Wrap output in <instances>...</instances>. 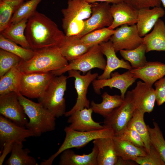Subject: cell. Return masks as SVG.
Listing matches in <instances>:
<instances>
[{
    "label": "cell",
    "mask_w": 165,
    "mask_h": 165,
    "mask_svg": "<svg viewBox=\"0 0 165 165\" xmlns=\"http://www.w3.org/2000/svg\"><path fill=\"white\" fill-rule=\"evenodd\" d=\"M24 34L31 49L34 51L59 48L65 38L54 21L36 10L28 19Z\"/></svg>",
    "instance_id": "1"
},
{
    "label": "cell",
    "mask_w": 165,
    "mask_h": 165,
    "mask_svg": "<svg viewBox=\"0 0 165 165\" xmlns=\"http://www.w3.org/2000/svg\"><path fill=\"white\" fill-rule=\"evenodd\" d=\"M35 51L31 59L26 61L22 60L21 61L19 66L22 73L51 72L63 68L68 64L58 47L44 48Z\"/></svg>",
    "instance_id": "2"
},
{
    "label": "cell",
    "mask_w": 165,
    "mask_h": 165,
    "mask_svg": "<svg viewBox=\"0 0 165 165\" xmlns=\"http://www.w3.org/2000/svg\"><path fill=\"white\" fill-rule=\"evenodd\" d=\"M19 100L29 121L25 127L32 131L35 137L54 130L56 117L40 103L34 102L18 94Z\"/></svg>",
    "instance_id": "3"
},
{
    "label": "cell",
    "mask_w": 165,
    "mask_h": 165,
    "mask_svg": "<svg viewBox=\"0 0 165 165\" xmlns=\"http://www.w3.org/2000/svg\"><path fill=\"white\" fill-rule=\"evenodd\" d=\"M64 130L65 133V138L58 150L48 159L43 160L40 163V165H52L55 159L66 149L72 148H79L96 139L113 138L115 136L113 130L106 127L99 130L81 131L74 130L68 127H66Z\"/></svg>",
    "instance_id": "4"
},
{
    "label": "cell",
    "mask_w": 165,
    "mask_h": 165,
    "mask_svg": "<svg viewBox=\"0 0 165 165\" xmlns=\"http://www.w3.org/2000/svg\"><path fill=\"white\" fill-rule=\"evenodd\" d=\"M92 4L84 0H68L66 8L62 9V27L67 36L76 35L83 29L85 20L92 13Z\"/></svg>",
    "instance_id": "5"
},
{
    "label": "cell",
    "mask_w": 165,
    "mask_h": 165,
    "mask_svg": "<svg viewBox=\"0 0 165 165\" xmlns=\"http://www.w3.org/2000/svg\"><path fill=\"white\" fill-rule=\"evenodd\" d=\"M68 79L63 74L54 76L43 96L38 99V102L56 118L64 115L66 112L64 95L66 90Z\"/></svg>",
    "instance_id": "6"
},
{
    "label": "cell",
    "mask_w": 165,
    "mask_h": 165,
    "mask_svg": "<svg viewBox=\"0 0 165 165\" xmlns=\"http://www.w3.org/2000/svg\"><path fill=\"white\" fill-rule=\"evenodd\" d=\"M103 55L99 45H95L84 54L70 61L66 66L51 72L54 76H57L71 70L79 71L83 74L94 68L104 71L106 61Z\"/></svg>",
    "instance_id": "7"
},
{
    "label": "cell",
    "mask_w": 165,
    "mask_h": 165,
    "mask_svg": "<svg viewBox=\"0 0 165 165\" xmlns=\"http://www.w3.org/2000/svg\"><path fill=\"white\" fill-rule=\"evenodd\" d=\"M135 109L131 91H128L121 105L105 118L103 126L111 128L115 136L118 135L127 127Z\"/></svg>",
    "instance_id": "8"
},
{
    "label": "cell",
    "mask_w": 165,
    "mask_h": 165,
    "mask_svg": "<svg viewBox=\"0 0 165 165\" xmlns=\"http://www.w3.org/2000/svg\"><path fill=\"white\" fill-rule=\"evenodd\" d=\"M54 76L51 72L23 73L20 93L27 98L38 99L43 96Z\"/></svg>",
    "instance_id": "9"
},
{
    "label": "cell",
    "mask_w": 165,
    "mask_h": 165,
    "mask_svg": "<svg viewBox=\"0 0 165 165\" xmlns=\"http://www.w3.org/2000/svg\"><path fill=\"white\" fill-rule=\"evenodd\" d=\"M68 78L75 79L74 86L77 94L76 103L71 109L66 112L64 116L68 117L75 112L85 108H90V102L87 97L88 87L91 83L98 76L97 72L92 73L91 71L84 75L81 74V72L71 70L68 72Z\"/></svg>",
    "instance_id": "10"
},
{
    "label": "cell",
    "mask_w": 165,
    "mask_h": 165,
    "mask_svg": "<svg viewBox=\"0 0 165 165\" xmlns=\"http://www.w3.org/2000/svg\"><path fill=\"white\" fill-rule=\"evenodd\" d=\"M92 4L91 16L85 20L83 29L76 36L80 38L83 36L97 29L108 27L112 24L113 18L110 12V3L95 2Z\"/></svg>",
    "instance_id": "11"
},
{
    "label": "cell",
    "mask_w": 165,
    "mask_h": 165,
    "mask_svg": "<svg viewBox=\"0 0 165 165\" xmlns=\"http://www.w3.org/2000/svg\"><path fill=\"white\" fill-rule=\"evenodd\" d=\"M18 96V94L15 92L0 95V115L19 126L25 127L28 121Z\"/></svg>",
    "instance_id": "12"
},
{
    "label": "cell",
    "mask_w": 165,
    "mask_h": 165,
    "mask_svg": "<svg viewBox=\"0 0 165 165\" xmlns=\"http://www.w3.org/2000/svg\"><path fill=\"white\" fill-rule=\"evenodd\" d=\"M109 40L116 53L123 50L134 49L143 43L142 38L138 34L136 24H124L115 30Z\"/></svg>",
    "instance_id": "13"
},
{
    "label": "cell",
    "mask_w": 165,
    "mask_h": 165,
    "mask_svg": "<svg viewBox=\"0 0 165 165\" xmlns=\"http://www.w3.org/2000/svg\"><path fill=\"white\" fill-rule=\"evenodd\" d=\"M137 79L130 70H128L122 74L118 72H112L110 78L102 79H96L92 84L94 91L97 94H101V89L108 86L111 89L115 88L119 89L121 96L124 99L127 89Z\"/></svg>",
    "instance_id": "14"
},
{
    "label": "cell",
    "mask_w": 165,
    "mask_h": 165,
    "mask_svg": "<svg viewBox=\"0 0 165 165\" xmlns=\"http://www.w3.org/2000/svg\"><path fill=\"white\" fill-rule=\"evenodd\" d=\"M35 136L34 134L25 127L19 126L11 120L0 116V143L1 151L5 144L23 142L26 139Z\"/></svg>",
    "instance_id": "15"
},
{
    "label": "cell",
    "mask_w": 165,
    "mask_h": 165,
    "mask_svg": "<svg viewBox=\"0 0 165 165\" xmlns=\"http://www.w3.org/2000/svg\"><path fill=\"white\" fill-rule=\"evenodd\" d=\"M136 109L150 113L153 111L156 100L155 89L140 81L131 91Z\"/></svg>",
    "instance_id": "16"
},
{
    "label": "cell",
    "mask_w": 165,
    "mask_h": 165,
    "mask_svg": "<svg viewBox=\"0 0 165 165\" xmlns=\"http://www.w3.org/2000/svg\"><path fill=\"white\" fill-rule=\"evenodd\" d=\"M100 50L106 58V64L102 74L98 75L97 79H108L113 71L119 68L131 70L132 68L129 62L123 59H119L116 54L114 48L110 40L103 42L99 44Z\"/></svg>",
    "instance_id": "17"
},
{
    "label": "cell",
    "mask_w": 165,
    "mask_h": 165,
    "mask_svg": "<svg viewBox=\"0 0 165 165\" xmlns=\"http://www.w3.org/2000/svg\"><path fill=\"white\" fill-rule=\"evenodd\" d=\"M93 111L90 107L76 111L72 114L68 118V126L74 130L84 131L101 130L105 127L100 123L94 121L92 117Z\"/></svg>",
    "instance_id": "18"
},
{
    "label": "cell",
    "mask_w": 165,
    "mask_h": 165,
    "mask_svg": "<svg viewBox=\"0 0 165 165\" xmlns=\"http://www.w3.org/2000/svg\"><path fill=\"white\" fill-rule=\"evenodd\" d=\"M110 12L113 21L108 27L110 29L114 30L125 24L132 25L137 22L138 10L124 1L112 4L110 6Z\"/></svg>",
    "instance_id": "19"
},
{
    "label": "cell",
    "mask_w": 165,
    "mask_h": 165,
    "mask_svg": "<svg viewBox=\"0 0 165 165\" xmlns=\"http://www.w3.org/2000/svg\"><path fill=\"white\" fill-rule=\"evenodd\" d=\"M165 13L164 10L161 6L138 10L136 25L140 36L144 37L148 34Z\"/></svg>",
    "instance_id": "20"
},
{
    "label": "cell",
    "mask_w": 165,
    "mask_h": 165,
    "mask_svg": "<svg viewBox=\"0 0 165 165\" xmlns=\"http://www.w3.org/2000/svg\"><path fill=\"white\" fill-rule=\"evenodd\" d=\"M131 72L150 86L165 75V64L159 61H147L142 67L132 68Z\"/></svg>",
    "instance_id": "21"
},
{
    "label": "cell",
    "mask_w": 165,
    "mask_h": 165,
    "mask_svg": "<svg viewBox=\"0 0 165 165\" xmlns=\"http://www.w3.org/2000/svg\"><path fill=\"white\" fill-rule=\"evenodd\" d=\"M94 144L91 152L88 154L78 155L71 148L64 151L61 154L59 165H97L98 149Z\"/></svg>",
    "instance_id": "22"
},
{
    "label": "cell",
    "mask_w": 165,
    "mask_h": 165,
    "mask_svg": "<svg viewBox=\"0 0 165 165\" xmlns=\"http://www.w3.org/2000/svg\"><path fill=\"white\" fill-rule=\"evenodd\" d=\"M113 138H101L93 141V143L98 149L97 165L116 164L118 156L116 152Z\"/></svg>",
    "instance_id": "23"
},
{
    "label": "cell",
    "mask_w": 165,
    "mask_h": 165,
    "mask_svg": "<svg viewBox=\"0 0 165 165\" xmlns=\"http://www.w3.org/2000/svg\"><path fill=\"white\" fill-rule=\"evenodd\" d=\"M142 42L146 46V53L165 52V24L162 20H158L152 31L142 38Z\"/></svg>",
    "instance_id": "24"
},
{
    "label": "cell",
    "mask_w": 165,
    "mask_h": 165,
    "mask_svg": "<svg viewBox=\"0 0 165 165\" xmlns=\"http://www.w3.org/2000/svg\"><path fill=\"white\" fill-rule=\"evenodd\" d=\"M84 43L76 36H67L60 47L63 56L70 61L84 54L92 47Z\"/></svg>",
    "instance_id": "25"
},
{
    "label": "cell",
    "mask_w": 165,
    "mask_h": 165,
    "mask_svg": "<svg viewBox=\"0 0 165 165\" xmlns=\"http://www.w3.org/2000/svg\"><path fill=\"white\" fill-rule=\"evenodd\" d=\"M101 97L102 101L96 103L93 101L90 103V107L93 112L102 116L104 118L108 116L114 110L119 107L124 101L121 95H111L104 92Z\"/></svg>",
    "instance_id": "26"
},
{
    "label": "cell",
    "mask_w": 165,
    "mask_h": 165,
    "mask_svg": "<svg viewBox=\"0 0 165 165\" xmlns=\"http://www.w3.org/2000/svg\"><path fill=\"white\" fill-rule=\"evenodd\" d=\"M22 72L15 66L0 78V95L12 92L19 94Z\"/></svg>",
    "instance_id": "27"
},
{
    "label": "cell",
    "mask_w": 165,
    "mask_h": 165,
    "mask_svg": "<svg viewBox=\"0 0 165 165\" xmlns=\"http://www.w3.org/2000/svg\"><path fill=\"white\" fill-rule=\"evenodd\" d=\"M113 138L116 154L123 160L134 161L137 157L147 154L145 149L138 147L127 141L115 137Z\"/></svg>",
    "instance_id": "28"
},
{
    "label": "cell",
    "mask_w": 165,
    "mask_h": 165,
    "mask_svg": "<svg viewBox=\"0 0 165 165\" xmlns=\"http://www.w3.org/2000/svg\"><path fill=\"white\" fill-rule=\"evenodd\" d=\"M28 19L25 18L17 23L9 24L0 34L24 48L31 49L24 34Z\"/></svg>",
    "instance_id": "29"
},
{
    "label": "cell",
    "mask_w": 165,
    "mask_h": 165,
    "mask_svg": "<svg viewBox=\"0 0 165 165\" xmlns=\"http://www.w3.org/2000/svg\"><path fill=\"white\" fill-rule=\"evenodd\" d=\"M28 148H23V142H15L13 143L11 154L5 163L7 165H36L35 159L29 155Z\"/></svg>",
    "instance_id": "30"
},
{
    "label": "cell",
    "mask_w": 165,
    "mask_h": 165,
    "mask_svg": "<svg viewBox=\"0 0 165 165\" xmlns=\"http://www.w3.org/2000/svg\"><path fill=\"white\" fill-rule=\"evenodd\" d=\"M145 113L141 110L136 109L127 127L134 130L140 135L144 143L145 150L148 153L150 152L151 143L147 125L144 120Z\"/></svg>",
    "instance_id": "31"
},
{
    "label": "cell",
    "mask_w": 165,
    "mask_h": 165,
    "mask_svg": "<svg viewBox=\"0 0 165 165\" xmlns=\"http://www.w3.org/2000/svg\"><path fill=\"white\" fill-rule=\"evenodd\" d=\"M146 51V46L142 43L134 49L123 50L119 52L123 59L130 63L132 68H138L143 66L148 61L145 56Z\"/></svg>",
    "instance_id": "32"
},
{
    "label": "cell",
    "mask_w": 165,
    "mask_h": 165,
    "mask_svg": "<svg viewBox=\"0 0 165 165\" xmlns=\"http://www.w3.org/2000/svg\"><path fill=\"white\" fill-rule=\"evenodd\" d=\"M24 2L14 0H0V32L9 25L16 10Z\"/></svg>",
    "instance_id": "33"
},
{
    "label": "cell",
    "mask_w": 165,
    "mask_h": 165,
    "mask_svg": "<svg viewBox=\"0 0 165 165\" xmlns=\"http://www.w3.org/2000/svg\"><path fill=\"white\" fill-rule=\"evenodd\" d=\"M0 48L12 53L22 59L24 61L31 59L34 55L35 51L20 46L14 42L5 38L0 35Z\"/></svg>",
    "instance_id": "34"
},
{
    "label": "cell",
    "mask_w": 165,
    "mask_h": 165,
    "mask_svg": "<svg viewBox=\"0 0 165 165\" xmlns=\"http://www.w3.org/2000/svg\"><path fill=\"white\" fill-rule=\"evenodd\" d=\"M114 32L115 30L105 27L88 33L81 37L80 39L86 45L93 46L108 41Z\"/></svg>",
    "instance_id": "35"
},
{
    "label": "cell",
    "mask_w": 165,
    "mask_h": 165,
    "mask_svg": "<svg viewBox=\"0 0 165 165\" xmlns=\"http://www.w3.org/2000/svg\"><path fill=\"white\" fill-rule=\"evenodd\" d=\"M42 0H28L23 2L14 13L9 25L17 23L25 18L28 19L36 11L37 6Z\"/></svg>",
    "instance_id": "36"
},
{
    "label": "cell",
    "mask_w": 165,
    "mask_h": 165,
    "mask_svg": "<svg viewBox=\"0 0 165 165\" xmlns=\"http://www.w3.org/2000/svg\"><path fill=\"white\" fill-rule=\"evenodd\" d=\"M153 127L147 125L152 145L158 152L165 163V140L159 124L153 122Z\"/></svg>",
    "instance_id": "37"
},
{
    "label": "cell",
    "mask_w": 165,
    "mask_h": 165,
    "mask_svg": "<svg viewBox=\"0 0 165 165\" xmlns=\"http://www.w3.org/2000/svg\"><path fill=\"white\" fill-rule=\"evenodd\" d=\"M22 59L10 52L0 49V78L13 67L19 65Z\"/></svg>",
    "instance_id": "38"
},
{
    "label": "cell",
    "mask_w": 165,
    "mask_h": 165,
    "mask_svg": "<svg viewBox=\"0 0 165 165\" xmlns=\"http://www.w3.org/2000/svg\"><path fill=\"white\" fill-rule=\"evenodd\" d=\"M134 162L141 165H165L159 153L152 145L149 153L137 157Z\"/></svg>",
    "instance_id": "39"
},
{
    "label": "cell",
    "mask_w": 165,
    "mask_h": 165,
    "mask_svg": "<svg viewBox=\"0 0 165 165\" xmlns=\"http://www.w3.org/2000/svg\"><path fill=\"white\" fill-rule=\"evenodd\" d=\"M114 137L127 141L138 147L145 149V146L141 136L132 129L127 127L120 134Z\"/></svg>",
    "instance_id": "40"
},
{
    "label": "cell",
    "mask_w": 165,
    "mask_h": 165,
    "mask_svg": "<svg viewBox=\"0 0 165 165\" xmlns=\"http://www.w3.org/2000/svg\"><path fill=\"white\" fill-rule=\"evenodd\" d=\"M123 1L137 10L160 7L161 4L160 0H124Z\"/></svg>",
    "instance_id": "41"
},
{
    "label": "cell",
    "mask_w": 165,
    "mask_h": 165,
    "mask_svg": "<svg viewBox=\"0 0 165 165\" xmlns=\"http://www.w3.org/2000/svg\"><path fill=\"white\" fill-rule=\"evenodd\" d=\"M156 100L158 106L165 102V77H163L154 83Z\"/></svg>",
    "instance_id": "42"
},
{
    "label": "cell",
    "mask_w": 165,
    "mask_h": 165,
    "mask_svg": "<svg viewBox=\"0 0 165 165\" xmlns=\"http://www.w3.org/2000/svg\"><path fill=\"white\" fill-rule=\"evenodd\" d=\"M87 2L90 3H93L98 2H106L109 3H111L112 4L117 3L123 2L124 0H84Z\"/></svg>",
    "instance_id": "43"
},
{
    "label": "cell",
    "mask_w": 165,
    "mask_h": 165,
    "mask_svg": "<svg viewBox=\"0 0 165 165\" xmlns=\"http://www.w3.org/2000/svg\"><path fill=\"white\" fill-rule=\"evenodd\" d=\"M161 3H162L163 5V6L165 8V0H160Z\"/></svg>",
    "instance_id": "44"
},
{
    "label": "cell",
    "mask_w": 165,
    "mask_h": 165,
    "mask_svg": "<svg viewBox=\"0 0 165 165\" xmlns=\"http://www.w3.org/2000/svg\"><path fill=\"white\" fill-rule=\"evenodd\" d=\"M20 0V1H24V0Z\"/></svg>",
    "instance_id": "45"
}]
</instances>
